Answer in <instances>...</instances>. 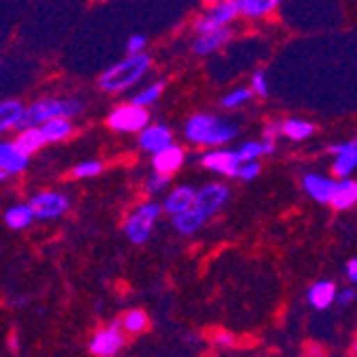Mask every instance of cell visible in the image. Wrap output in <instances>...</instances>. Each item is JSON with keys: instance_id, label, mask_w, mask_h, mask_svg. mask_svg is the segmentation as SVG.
<instances>
[{"instance_id": "cell-1", "label": "cell", "mask_w": 357, "mask_h": 357, "mask_svg": "<svg viewBox=\"0 0 357 357\" xmlns=\"http://www.w3.org/2000/svg\"><path fill=\"white\" fill-rule=\"evenodd\" d=\"M238 124L234 120L218 118L214 114H195L184 124V137L204 148H218L229 144L238 135Z\"/></svg>"}, {"instance_id": "cell-2", "label": "cell", "mask_w": 357, "mask_h": 357, "mask_svg": "<svg viewBox=\"0 0 357 357\" xmlns=\"http://www.w3.org/2000/svg\"><path fill=\"white\" fill-rule=\"evenodd\" d=\"M82 114H84V103L79 99H39L37 103L24 107L17 131H24V128H39L54 118L73 120Z\"/></svg>"}, {"instance_id": "cell-3", "label": "cell", "mask_w": 357, "mask_h": 357, "mask_svg": "<svg viewBox=\"0 0 357 357\" xmlns=\"http://www.w3.org/2000/svg\"><path fill=\"white\" fill-rule=\"evenodd\" d=\"M150 56L137 54V56H126L124 60H120L114 67H109L101 77H99V86L105 92H124L131 86H135L150 69Z\"/></svg>"}, {"instance_id": "cell-4", "label": "cell", "mask_w": 357, "mask_h": 357, "mask_svg": "<svg viewBox=\"0 0 357 357\" xmlns=\"http://www.w3.org/2000/svg\"><path fill=\"white\" fill-rule=\"evenodd\" d=\"M160 214H163V210H160V202L139 204L124 220V236L133 244H144L150 238Z\"/></svg>"}, {"instance_id": "cell-5", "label": "cell", "mask_w": 357, "mask_h": 357, "mask_svg": "<svg viewBox=\"0 0 357 357\" xmlns=\"http://www.w3.org/2000/svg\"><path fill=\"white\" fill-rule=\"evenodd\" d=\"M150 124V112L137 105H120L107 116V126L116 133H142Z\"/></svg>"}, {"instance_id": "cell-6", "label": "cell", "mask_w": 357, "mask_h": 357, "mask_svg": "<svg viewBox=\"0 0 357 357\" xmlns=\"http://www.w3.org/2000/svg\"><path fill=\"white\" fill-rule=\"evenodd\" d=\"M28 208L32 210V216L39 220H52L67 214L71 208V199L64 192L58 190H43L37 192L35 197L28 202Z\"/></svg>"}, {"instance_id": "cell-7", "label": "cell", "mask_w": 357, "mask_h": 357, "mask_svg": "<svg viewBox=\"0 0 357 357\" xmlns=\"http://www.w3.org/2000/svg\"><path fill=\"white\" fill-rule=\"evenodd\" d=\"M227 202H229V186L220 184V182H212V184H206L204 188H199L197 192H195L192 208L197 210L204 218H210L216 212H220Z\"/></svg>"}, {"instance_id": "cell-8", "label": "cell", "mask_w": 357, "mask_h": 357, "mask_svg": "<svg viewBox=\"0 0 357 357\" xmlns=\"http://www.w3.org/2000/svg\"><path fill=\"white\" fill-rule=\"evenodd\" d=\"M236 17H238L236 0H222V3L212 5L202 17L195 20V32H197V35H206L210 30L229 26Z\"/></svg>"}, {"instance_id": "cell-9", "label": "cell", "mask_w": 357, "mask_h": 357, "mask_svg": "<svg viewBox=\"0 0 357 357\" xmlns=\"http://www.w3.org/2000/svg\"><path fill=\"white\" fill-rule=\"evenodd\" d=\"M124 340L126 338H124V334L120 330V323L114 321V323H109V326L94 332V336L90 338L88 349L96 357H114L124 347Z\"/></svg>"}, {"instance_id": "cell-10", "label": "cell", "mask_w": 357, "mask_h": 357, "mask_svg": "<svg viewBox=\"0 0 357 357\" xmlns=\"http://www.w3.org/2000/svg\"><path fill=\"white\" fill-rule=\"evenodd\" d=\"M199 165L218 176L236 178L240 169V160L236 150H208L199 156Z\"/></svg>"}, {"instance_id": "cell-11", "label": "cell", "mask_w": 357, "mask_h": 357, "mask_svg": "<svg viewBox=\"0 0 357 357\" xmlns=\"http://www.w3.org/2000/svg\"><path fill=\"white\" fill-rule=\"evenodd\" d=\"M172 144H174V133L165 124H148L139 133V146H142V150H146L150 154L165 150Z\"/></svg>"}, {"instance_id": "cell-12", "label": "cell", "mask_w": 357, "mask_h": 357, "mask_svg": "<svg viewBox=\"0 0 357 357\" xmlns=\"http://www.w3.org/2000/svg\"><path fill=\"white\" fill-rule=\"evenodd\" d=\"M184 148L182 146H167L165 150H160L156 154H152V167H154V174H160V176H172L176 174L182 165H184Z\"/></svg>"}, {"instance_id": "cell-13", "label": "cell", "mask_w": 357, "mask_h": 357, "mask_svg": "<svg viewBox=\"0 0 357 357\" xmlns=\"http://www.w3.org/2000/svg\"><path fill=\"white\" fill-rule=\"evenodd\" d=\"M330 152L336 154V160H334V165H332L334 176L338 180L351 178V174L355 172V165H357V144L355 142L338 144V146H332Z\"/></svg>"}, {"instance_id": "cell-14", "label": "cell", "mask_w": 357, "mask_h": 357, "mask_svg": "<svg viewBox=\"0 0 357 357\" xmlns=\"http://www.w3.org/2000/svg\"><path fill=\"white\" fill-rule=\"evenodd\" d=\"M195 192H197V188L190 186V184H180V186H176L172 192H167L165 202L160 204V210L167 212V214H172V216H178V214L190 210L192 204H195Z\"/></svg>"}, {"instance_id": "cell-15", "label": "cell", "mask_w": 357, "mask_h": 357, "mask_svg": "<svg viewBox=\"0 0 357 357\" xmlns=\"http://www.w3.org/2000/svg\"><path fill=\"white\" fill-rule=\"evenodd\" d=\"M28 156L22 154L13 142H0V172L7 176L22 174L28 167Z\"/></svg>"}, {"instance_id": "cell-16", "label": "cell", "mask_w": 357, "mask_h": 357, "mask_svg": "<svg viewBox=\"0 0 357 357\" xmlns=\"http://www.w3.org/2000/svg\"><path fill=\"white\" fill-rule=\"evenodd\" d=\"M229 39H231V28L229 26L216 28V30L206 32V35H197V39H195V43H192V50H195V54H199V56H208V54L216 52L218 47H222Z\"/></svg>"}, {"instance_id": "cell-17", "label": "cell", "mask_w": 357, "mask_h": 357, "mask_svg": "<svg viewBox=\"0 0 357 357\" xmlns=\"http://www.w3.org/2000/svg\"><path fill=\"white\" fill-rule=\"evenodd\" d=\"M334 182L336 180H332L328 176H321V174H306L304 180H302L304 190L319 204H330L332 190H334Z\"/></svg>"}, {"instance_id": "cell-18", "label": "cell", "mask_w": 357, "mask_h": 357, "mask_svg": "<svg viewBox=\"0 0 357 357\" xmlns=\"http://www.w3.org/2000/svg\"><path fill=\"white\" fill-rule=\"evenodd\" d=\"M336 294L338 289L332 280H317L310 289H308V304L317 310H328L334 302H336Z\"/></svg>"}, {"instance_id": "cell-19", "label": "cell", "mask_w": 357, "mask_h": 357, "mask_svg": "<svg viewBox=\"0 0 357 357\" xmlns=\"http://www.w3.org/2000/svg\"><path fill=\"white\" fill-rule=\"evenodd\" d=\"M357 202V184L355 180L347 178V180H338L334 182V190L330 197V206L338 212H344L349 208H353Z\"/></svg>"}, {"instance_id": "cell-20", "label": "cell", "mask_w": 357, "mask_h": 357, "mask_svg": "<svg viewBox=\"0 0 357 357\" xmlns=\"http://www.w3.org/2000/svg\"><path fill=\"white\" fill-rule=\"evenodd\" d=\"M39 131H41L45 144H58V142H64L67 137L73 135V122L67 118H54V120L45 122L43 126H39Z\"/></svg>"}, {"instance_id": "cell-21", "label": "cell", "mask_w": 357, "mask_h": 357, "mask_svg": "<svg viewBox=\"0 0 357 357\" xmlns=\"http://www.w3.org/2000/svg\"><path fill=\"white\" fill-rule=\"evenodd\" d=\"M24 114V105L17 99L0 101V133H7L11 128H17Z\"/></svg>"}, {"instance_id": "cell-22", "label": "cell", "mask_w": 357, "mask_h": 357, "mask_svg": "<svg viewBox=\"0 0 357 357\" xmlns=\"http://www.w3.org/2000/svg\"><path fill=\"white\" fill-rule=\"evenodd\" d=\"M204 222H206V218L197 210H195V208H190V210L174 216V229L180 236H192V234H197L202 229Z\"/></svg>"}, {"instance_id": "cell-23", "label": "cell", "mask_w": 357, "mask_h": 357, "mask_svg": "<svg viewBox=\"0 0 357 357\" xmlns=\"http://www.w3.org/2000/svg\"><path fill=\"white\" fill-rule=\"evenodd\" d=\"M314 133V124L306 122V120H298V118H289L280 124V135H284L291 142H302L308 139Z\"/></svg>"}, {"instance_id": "cell-24", "label": "cell", "mask_w": 357, "mask_h": 357, "mask_svg": "<svg viewBox=\"0 0 357 357\" xmlns=\"http://www.w3.org/2000/svg\"><path fill=\"white\" fill-rule=\"evenodd\" d=\"M238 13L246 17H266L278 9V0H236Z\"/></svg>"}, {"instance_id": "cell-25", "label": "cell", "mask_w": 357, "mask_h": 357, "mask_svg": "<svg viewBox=\"0 0 357 357\" xmlns=\"http://www.w3.org/2000/svg\"><path fill=\"white\" fill-rule=\"evenodd\" d=\"M13 144L22 154H26L30 158V154H35L37 150H41L45 146V139L39 128H24V131H20V135L15 137Z\"/></svg>"}, {"instance_id": "cell-26", "label": "cell", "mask_w": 357, "mask_h": 357, "mask_svg": "<svg viewBox=\"0 0 357 357\" xmlns=\"http://www.w3.org/2000/svg\"><path fill=\"white\" fill-rule=\"evenodd\" d=\"M32 220H35V216H32V210L28 208V204H17L5 212L7 227H11V229H15V231L26 229V227H30Z\"/></svg>"}, {"instance_id": "cell-27", "label": "cell", "mask_w": 357, "mask_h": 357, "mask_svg": "<svg viewBox=\"0 0 357 357\" xmlns=\"http://www.w3.org/2000/svg\"><path fill=\"white\" fill-rule=\"evenodd\" d=\"M120 323V330H124V332H128V334H142L146 328H148V314L144 312V310H128L124 317H122V321H118Z\"/></svg>"}, {"instance_id": "cell-28", "label": "cell", "mask_w": 357, "mask_h": 357, "mask_svg": "<svg viewBox=\"0 0 357 357\" xmlns=\"http://www.w3.org/2000/svg\"><path fill=\"white\" fill-rule=\"evenodd\" d=\"M163 88H165L163 82H156V84H152V86L139 90V92L133 96V99H131V105H137V107L148 109V105H152V103H156V101L160 99V94H163Z\"/></svg>"}, {"instance_id": "cell-29", "label": "cell", "mask_w": 357, "mask_h": 357, "mask_svg": "<svg viewBox=\"0 0 357 357\" xmlns=\"http://www.w3.org/2000/svg\"><path fill=\"white\" fill-rule=\"evenodd\" d=\"M250 99H252V92H250L248 88H236L234 92H229V94H225V96H222V99H220V105H222L225 109H236V107L248 103Z\"/></svg>"}, {"instance_id": "cell-30", "label": "cell", "mask_w": 357, "mask_h": 357, "mask_svg": "<svg viewBox=\"0 0 357 357\" xmlns=\"http://www.w3.org/2000/svg\"><path fill=\"white\" fill-rule=\"evenodd\" d=\"M236 154H238L240 165H244V163H257V158L261 156L264 152H261V146H259V142H246V144H242L236 150Z\"/></svg>"}, {"instance_id": "cell-31", "label": "cell", "mask_w": 357, "mask_h": 357, "mask_svg": "<svg viewBox=\"0 0 357 357\" xmlns=\"http://www.w3.org/2000/svg\"><path fill=\"white\" fill-rule=\"evenodd\" d=\"M169 186V176H160V174H152L148 180H146V192L150 195V197H156V195L165 192Z\"/></svg>"}, {"instance_id": "cell-32", "label": "cell", "mask_w": 357, "mask_h": 357, "mask_svg": "<svg viewBox=\"0 0 357 357\" xmlns=\"http://www.w3.org/2000/svg\"><path fill=\"white\" fill-rule=\"evenodd\" d=\"M101 172H103V165L99 163V160H84V163L73 167L75 178H94V176H99Z\"/></svg>"}, {"instance_id": "cell-33", "label": "cell", "mask_w": 357, "mask_h": 357, "mask_svg": "<svg viewBox=\"0 0 357 357\" xmlns=\"http://www.w3.org/2000/svg\"><path fill=\"white\" fill-rule=\"evenodd\" d=\"M259 172H261V165H259V160H257V163H244V165H240L236 178L250 182V180H255V178L259 176Z\"/></svg>"}, {"instance_id": "cell-34", "label": "cell", "mask_w": 357, "mask_h": 357, "mask_svg": "<svg viewBox=\"0 0 357 357\" xmlns=\"http://www.w3.org/2000/svg\"><path fill=\"white\" fill-rule=\"evenodd\" d=\"M250 92H255L259 96H268L270 94V88H268V82H266V73L264 71H257L252 75V90Z\"/></svg>"}, {"instance_id": "cell-35", "label": "cell", "mask_w": 357, "mask_h": 357, "mask_svg": "<svg viewBox=\"0 0 357 357\" xmlns=\"http://www.w3.org/2000/svg\"><path fill=\"white\" fill-rule=\"evenodd\" d=\"M144 47H146V37L142 35H133L126 43V50H128V56H137V54H144Z\"/></svg>"}, {"instance_id": "cell-36", "label": "cell", "mask_w": 357, "mask_h": 357, "mask_svg": "<svg viewBox=\"0 0 357 357\" xmlns=\"http://www.w3.org/2000/svg\"><path fill=\"white\" fill-rule=\"evenodd\" d=\"M214 342H216L218 347H234V344H236V336H234L231 332H222V330H218V332H214Z\"/></svg>"}, {"instance_id": "cell-37", "label": "cell", "mask_w": 357, "mask_h": 357, "mask_svg": "<svg viewBox=\"0 0 357 357\" xmlns=\"http://www.w3.org/2000/svg\"><path fill=\"white\" fill-rule=\"evenodd\" d=\"M336 302L340 306H351L355 302V289L347 287L344 291H338V294H336Z\"/></svg>"}, {"instance_id": "cell-38", "label": "cell", "mask_w": 357, "mask_h": 357, "mask_svg": "<svg viewBox=\"0 0 357 357\" xmlns=\"http://www.w3.org/2000/svg\"><path fill=\"white\" fill-rule=\"evenodd\" d=\"M276 135H280V124H278V122H268V124L264 126V139L276 142Z\"/></svg>"}, {"instance_id": "cell-39", "label": "cell", "mask_w": 357, "mask_h": 357, "mask_svg": "<svg viewBox=\"0 0 357 357\" xmlns=\"http://www.w3.org/2000/svg\"><path fill=\"white\" fill-rule=\"evenodd\" d=\"M347 278L351 282L357 280V261H355V259H349V261H347Z\"/></svg>"}, {"instance_id": "cell-40", "label": "cell", "mask_w": 357, "mask_h": 357, "mask_svg": "<svg viewBox=\"0 0 357 357\" xmlns=\"http://www.w3.org/2000/svg\"><path fill=\"white\" fill-rule=\"evenodd\" d=\"M259 146H261L264 154H272L276 150V142H272V139H261V142H259Z\"/></svg>"}, {"instance_id": "cell-41", "label": "cell", "mask_w": 357, "mask_h": 357, "mask_svg": "<svg viewBox=\"0 0 357 357\" xmlns=\"http://www.w3.org/2000/svg\"><path fill=\"white\" fill-rule=\"evenodd\" d=\"M9 349H11L13 353H17V351H20V340H17V336H15V334L9 338Z\"/></svg>"}, {"instance_id": "cell-42", "label": "cell", "mask_w": 357, "mask_h": 357, "mask_svg": "<svg viewBox=\"0 0 357 357\" xmlns=\"http://www.w3.org/2000/svg\"><path fill=\"white\" fill-rule=\"evenodd\" d=\"M7 180V174H3V172H0V182H5Z\"/></svg>"}, {"instance_id": "cell-43", "label": "cell", "mask_w": 357, "mask_h": 357, "mask_svg": "<svg viewBox=\"0 0 357 357\" xmlns=\"http://www.w3.org/2000/svg\"><path fill=\"white\" fill-rule=\"evenodd\" d=\"M0 69H3V60H0Z\"/></svg>"}]
</instances>
